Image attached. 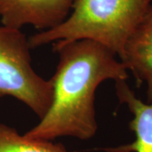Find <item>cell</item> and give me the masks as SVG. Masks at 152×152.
Instances as JSON below:
<instances>
[{"instance_id": "6da1fadb", "label": "cell", "mask_w": 152, "mask_h": 152, "mask_svg": "<svg viewBox=\"0 0 152 152\" xmlns=\"http://www.w3.org/2000/svg\"><path fill=\"white\" fill-rule=\"evenodd\" d=\"M58 63L51 80L53 101L48 113L25 135L54 141L61 137L87 140L98 126L95 95L104 81L127 80L128 70L108 48L91 40L53 43Z\"/></svg>"}, {"instance_id": "7a4b0ae2", "label": "cell", "mask_w": 152, "mask_h": 152, "mask_svg": "<svg viewBox=\"0 0 152 152\" xmlns=\"http://www.w3.org/2000/svg\"><path fill=\"white\" fill-rule=\"evenodd\" d=\"M152 0H76L58 26L29 38L31 48L57 42L91 40L121 58L124 47L151 5Z\"/></svg>"}, {"instance_id": "3957f363", "label": "cell", "mask_w": 152, "mask_h": 152, "mask_svg": "<svg viewBox=\"0 0 152 152\" xmlns=\"http://www.w3.org/2000/svg\"><path fill=\"white\" fill-rule=\"evenodd\" d=\"M31 49L21 30L0 26V97L16 99L41 119L50 108L53 86L34 69Z\"/></svg>"}, {"instance_id": "277c9868", "label": "cell", "mask_w": 152, "mask_h": 152, "mask_svg": "<svg viewBox=\"0 0 152 152\" xmlns=\"http://www.w3.org/2000/svg\"><path fill=\"white\" fill-rule=\"evenodd\" d=\"M76 0H0L3 26L20 30L31 26L48 31L58 26L70 15Z\"/></svg>"}, {"instance_id": "5b68a950", "label": "cell", "mask_w": 152, "mask_h": 152, "mask_svg": "<svg viewBox=\"0 0 152 152\" xmlns=\"http://www.w3.org/2000/svg\"><path fill=\"white\" fill-rule=\"evenodd\" d=\"M138 85H146L148 102H152V4L125 45L120 58Z\"/></svg>"}, {"instance_id": "8992f818", "label": "cell", "mask_w": 152, "mask_h": 152, "mask_svg": "<svg viewBox=\"0 0 152 152\" xmlns=\"http://www.w3.org/2000/svg\"><path fill=\"white\" fill-rule=\"evenodd\" d=\"M116 94L120 103L125 104L133 115L129 129L135 140L118 147L105 148V152H152V102L145 103L137 97L126 80L115 82Z\"/></svg>"}, {"instance_id": "52a82bcc", "label": "cell", "mask_w": 152, "mask_h": 152, "mask_svg": "<svg viewBox=\"0 0 152 152\" xmlns=\"http://www.w3.org/2000/svg\"><path fill=\"white\" fill-rule=\"evenodd\" d=\"M0 152H75L51 140H36L20 134L9 125L0 123Z\"/></svg>"}]
</instances>
